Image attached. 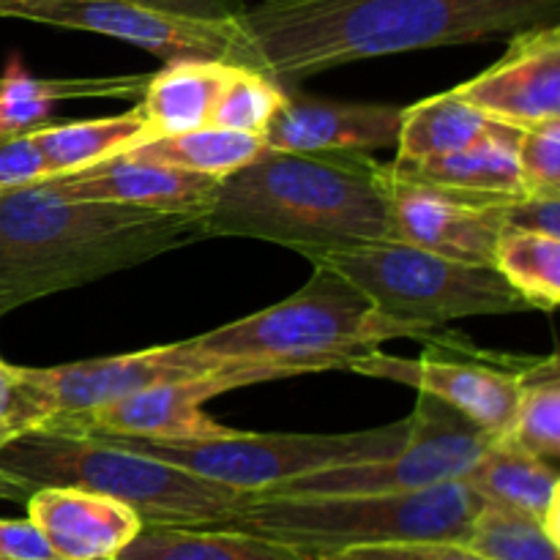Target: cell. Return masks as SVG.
<instances>
[{"label":"cell","mask_w":560,"mask_h":560,"mask_svg":"<svg viewBox=\"0 0 560 560\" xmlns=\"http://www.w3.org/2000/svg\"><path fill=\"white\" fill-rule=\"evenodd\" d=\"M560 0H260L238 14L282 85L334 66L558 25Z\"/></svg>","instance_id":"obj_1"},{"label":"cell","mask_w":560,"mask_h":560,"mask_svg":"<svg viewBox=\"0 0 560 560\" xmlns=\"http://www.w3.org/2000/svg\"><path fill=\"white\" fill-rule=\"evenodd\" d=\"M206 241L202 213L69 200L42 180L0 191V317Z\"/></svg>","instance_id":"obj_2"},{"label":"cell","mask_w":560,"mask_h":560,"mask_svg":"<svg viewBox=\"0 0 560 560\" xmlns=\"http://www.w3.org/2000/svg\"><path fill=\"white\" fill-rule=\"evenodd\" d=\"M206 238H257L288 249H328L392 238L383 162L372 153L268 148L219 184L202 213Z\"/></svg>","instance_id":"obj_3"},{"label":"cell","mask_w":560,"mask_h":560,"mask_svg":"<svg viewBox=\"0 0 560 560\" xmlns=\"http://www.w3.org/2000/svg\"><path fill=\"white\" fill-rule=\"evenodd\" d=\"M485 498L465 481L366 495H249L217 528L279 541L310 558L397 541H463Z\"/></svg>","instance_id":"obj_4"},{"label":"cell","mask_w":560,"mask_h":560,"mask_svg":"<svg viewBox=\"0 0 560 560\" xmlns=\"http://www.w3.org/2000/svg\"><path fill=\"white\" fill-rule=\"evenodd\" d=\"M0 474L25 487L27 495L38 487H80L115 498L145 525H213L249 498L85 432H22L0 448Z\"/></svg>","instance_id":"obj_5"},{"label":"cell","mask_w":560,"mask_h":560,"mask_svg":"<svg viewBox=\"0 0 560 560\" xmlns=\"http://www.w3.org/2000/svg\"><path fill=\"white\" fill-rule=\"evenodd\" d=\"M430 334L383 315L370 295L328 266H312L310 282L290 299L200 334L191 342L224 361L271 364L284 375L348 370L350 361L388 339ZM438 337V334H435Z\"/></svg>","instance_id":"obj_6"},{"label":"cell","mask_w":560,"mask_h":560,"mask_svg":"<svg viewBox=\"0 0 560 560\" xmlns=\"http://www.w3.org/2000/svg\"><path fill=\"white\" fill-rule=\"evenodd\" d=\"M312 266H328L353 282L383 315L435 337L446 323L476 315H514L534 306L495 266L452 260L399 238L301 249Z\"/></svg>","instance_id":"obj_7"},{"label":"cell","mask_w":560,"mask_h":560,"mask_svg":"<svg viewBox=\"0 0 560 560\" xmlns=\"http://www.w3.org/2000/svg\"><path fill=\"white\" fill-rule=\"evenodd\" d=\"M98 438L124 443L246 495H257L315 470L388 457L408 438V419L377 430L337 432V435H260V432L233 430L224 438L180 443L120 435Z\"/></svg>","instance_id":"obj_8"},{"label":"cell","mask_w":560,"mask_h":560,"mask_svg":"<svg viewBox=\"0 0 560 560\" xmlns=\"http://www.w3.org/2000/svg\"><path fill=\"white\" fill-rule=\"evenodd\" d=\"M0 16L118 38L164 63L219 60L260 69L238 16L186 14L142 0H0Z\"/></svg>","instance_id":"obj_9"},{"label":"cell","mask_w":560,"mask_h":560,"mask_svg":"<svg viewBox=\"0 0 560 560\" xmlns=\"http://www.w3.org/2000/svg\"><path fill=\"white\" fill-rule=\"evenodd\" d=\"M492 441L498 438L441 399L419 392L416 410L408 416V438L394 454L372 463L315 470L257 495H366L427 490L446 481H463Z\"/></svg>","instance_id":"obj_10"},{"label":"cell","mask_w":560,"mask_h":560,"mask_svg":"<svg viewBox=\"0 0 560 560\" xmlns=\"http://www.w3.org/2000/svg\"><path fill=\"white\" fill-rule=\"evenodd\" d=\"M421 359H399L381 348L350 361L348 370L370 377L408 383L416 392L430 394L463 413L492 438L506 435L517 408L520 383L530 359L523 355L481 353L470 342L457 345L454 334H438Z\"/></svg>","instance_id":"obj_11"},{"label":"cell","mask_w":560,"mask_h":560,"mask_svg":"<svg viewBox=\"0 0 560 560\" xmlns=\"http://www.w3.org/2000/svg\"><path fill=\"white\" fill-rule=\"evenodd\" d=\"M288 377L271 364H249L233 361L211 375L186 377V381L156 383L140 392H131L115 402L102 405L55 432H85V435H120L145 438V441H211L230 435V427H222L211 416L202 413V405L233 388L252 386L262 381Z\"/></svg>","instance_id":"obj_12"},{"label":"cell","mask_w":560,"mask_h":560,"mask_svg":"<svg viewBox=\"0 0 560 560\" xmlns=\"http://www.w3.org/2000/svg\"><path fill=\"white\" fill-rule=\"evenodd\" d=\"M392 238L435 255L492 266L498 235L506 230L503 208L514 197H485L430 184L394 162H383Z\"/></svg>","instance_id":"obj_13"},{"label":"cell","mask_w":560,"mask_h":560,"mask_svg":"<svg viewBox=\"0 0 560 560\" xmlns=\"http://www.w3.org/2000/svg\"><path fill=\"white\" fill-rule=\"evenodd\" d=\"M233 361L217 359L197 348L191 339L156 348L137 350L124 355L74 361L58 366H25V375L47 394L55 416L42 430H58L102 405L115 402L131 392L170 381L211 375Z\"/></svg>","instance_id":"obj_14"},{"label":"cell","mask_w":560,"mask_h":560,"mask_svg":"<svg viewBox=\"0 0 560 560\" xmlns=\"http://www.w3.org/2000/svg\"><path fill=\"white\" fill-rule=\"evenodd\" d=\"M454 91L485 118L530 129L560 118V25L512 33L501 60Z\"/></svg>","instance_id":"obj_15"},{"label":"cell","mask_w":560,"mask_h":560,"mask_svg":"<svg viewBox=\"0 0 560 560\" xmlns=\"http://www.w3.org/2000/svg\"><path fill=\"white\" fill-rule=\"evenodd\" d=\"M42 184L69 200L206 213L222 180L189 173V170L173 167V164L120 153V156L98 162L93 167L44 178Z\"/></svg>","instance_id":"obj_16"},{"label":"cell","mask_w":560,"mask_h":560,"mask_svg":"<svg viewBox=\"0 0 560 560\" xmlns=\"http://www.w3.org/2000/svg\"><path fill=\"white\" fill-rule=\"evenodd\" d=\"M402 107L328 102L288 88L282 109L268 124V148L295 153H375L397 145Z\"/></svg>","instance_id":"obj_17"},{"label":"cell","mask_w":560,"mask_h":560,"mask_svg":"<svg viewBox=\"0 0 560 560\" xmlns=\"http://www.w3.org/2000/svg\"><path fill=\"white\" fill-rule=\"evenodd\" d=\"M25 506L60 560H115L145 525L126 503L80 487H38Z\"/></svg>","instance_id":"obj_18"},{"label":"cell","mask_w":560,"mask_h":560,"mask_svg":"<svg viewBox=\"0 0 560 560\" xmlns=\"http://www.w3.org/2000/svg\"><path fill=\"white\" fill-rule=\"evenodd\" d=\"M463 481L474 487L487 503H498L539 520L547 536L560 541L558 465L523 452L506 438H498Z\"/></svg>","instance_id":"obj_19"},{"label":"cell","mask_w":560,"mask_h":560,"mask_svg":"<svg viewBox=\"0 0 560 560\" xmlns=\"http://www.w3.org/2000/svg\"><path fill=\"white\" fill-rule=\"evenodd\" d=\"M151 74L77 77L52 80L33 77L16 55H11L0 74V137L22 135L47 124L60 102L74 98H137Z\"/></svg>","instance_id":"obj_20"},{"label":"cell","mask_w":560,"mask_h":560,"mask_svg":"<svg viewBox=\"0 0 560 560\" xmlns=\"http://www.w3.org/2000/svg\"><path fill=\"white\" fill-rule=\"evenodd\" d=\"M230 69L219 60H170L148 77L137 104L148 142L208 126Z\"/></svg>","instance_id":"obj_21"},{"label":"cell","mask_w":560,"mask_h":560,"mask_svg":"<svg viewBox=\"0 0 560 560\" xmlns=\"http://www.w3.org/2000/svg\"><path fill=\"white\" fill-rule=\"evenodd\" d=\"M520 129L492 120L490 129L463 151L427 159L416 164H399L410 175L430 184L485 197H523L528 195L517 162Z\"/></svg>","instance_id":"obj_22"},{"label":"cell","mask_w":560,"mask_h":560,"mask_svg":"<svg viewBox=\"0 0 560 560\" xmlns=\"http://www.w3.org/2000/svg\"><path fill=\"white\" fill-rule=\"evenodd\" d=\"M115 560H315L279 541L217 525H142Z\"/></svg>","instance_id":"obj_23"},{"label":"cell","mask_w":560,"mask_h":560,"mask_svg":"<svg viewBox=\"0 0 560 560\" xmlns=\"http://www.w3.org/2000/svg\"><path fill=\"white\" fill-rule=\"evenodd\" d=\"M31 135L47 164V178L93 167L148 142L145 120L137 104L126 113L107 115V118L44 124Z\"/></svg>","instance_id":"obj_24"},{"label":"cell","mask_w":560,"mask_h":560,"mask_svg":"<svg viewBox=\"0 0 560 560\" xmlns=\"http://www.w3.org/2000/svg\"><path fill=\"white\" fill-rule=\"evenodd\" d=\"M490 124L492 120L485 118L474 104L465 102L454 88L438 96L421 98L410 107H402L394 162L416 164L463 151L470 142L479 140L490 129Z\"/></svg>","instance_id":"obj_25"},{"label":"cell","mask_w":560,"mask_h":560,"mask_svg":"<svg viewBox=\"0 0 560 560\" xmlns=\"http://www.w3.org/2000/svg\"><path fill=\"white\" fill-rule=\"evenodd\" d=\"M262 151H266V140L260 135L219 129V126H200V129L184 131V135L145 142V145L131 148L126 153L224 180L235 170L246 167L252 159L260 156Z\"/></svg>","instance_id":"obj_26"},{"label":"cell","mask_w":560,"mask_h":560,"mask_svg":"<svg viewBox=\"0 0 560 560\" xmlns=\"http://www.w3.org/2000/svg\"><path fill=\"white\" fill-rule=\"evenodd\" d=\"M509 443L558 465L560 457V366L558 355H539L525 366L517 408L506 430Z\"/></svg>","instance_id":"obj_27"},{"label":"cell","mask_w":560,"mask_h":560,"mask_svg":"<svg viewBox=\"0 0 560 560\" xmlns=\"http://www.w3.org/2000/svg\"><path fill=\"white\" fill-rule=\"evenodd\" d=\"M495 271L534 310L552 312L560 301V238L506 228L492 252Z\"/></svg>","instance_id":"obj_28"},{"label":"cell","mask_w":560,"mask_h":560,"mask_svg":"<svg viewBox=\"0 0 560 560\" xmlns=\"http://www.w3.org/2000/svg\"><path fill=\"white\" fill-rule=\"evenodd\" d=\"M463 545L487 560H560V541L547 536L539 520L487 501Z\"/></svg>","instance_id":"obj_29"},{"label":"cell","mask_w":560,"mask_h":560,"mask_svg":"<svg viewBox=\"0 0 560 560\" xmlns=\"http://www.w3.org/2000/svg\"><path fill=\"white\" fill-rule=\"evenodd\" d=\"M284 98H288V85L268 77L266 71L233 66L217 104H213L208 126L262 137L273 115L282 109Z\"/></svg>","instance_id":"obj_30"},{"label":"cell","mask_w":560,"mask_h":560,"mask_svg":"<svg viewBox=\"0 0 560 560\" xmlns=\"http://www.w3.org/2000/svg\"><path fill=\"white\" fill-rule=\"evenodd\" d=\"M517 162L528 195L560 197V118L520 129Z\"/></svg>","instance_id":"obj_31"},{"label":"cell","mask_w":560,"mask_h":560,"mask_svg":"<svg viewBox=\"0 0 560 560\" xmlns=\"http://www.w3.org/2000/svg\"><path fill=\"white\" fill-rule=\"evenodd\" d=\"M52 416V402L25 375V366H11L0 359V424L22 435L42 430Z\"/></svg>","instance_id":"obj_32"},{"label":"cell","mask_w":560,"mask_h":560,"mask_svg":"<svg viewBox=\"0 0 560 560\" xmlns=\"http://www.w3.org/2000/svg\"><path fill=\"white\" fill-rule=\"evenodd\" d=\"M317 560H487L463 541H397V545L353 547Z\"/></svg>","instance_id":"obj_33"},{"label":"cell","mask_w":560,"mask_h":560,"mask_svg":"<svg viewBox=\"0 0 560 560\" xmlns=\"http://www.w3.org/2000/svg\"><path fill=\"white\" fill-rule=\"evenodd\" d=\"M47 178V164L31 131L0 137V191Z\"/></svg>","instance_id":"obj_34"},{"label":"cell","mask_w":560,"mask_h":560,"mask_svg":"<svg viewBox=\"0 0 560 560\" xmlns=\"http://www.w3.org/2000/svg\"><path fill=\"white\" fill-rule=\"evenodd\" d=\"M506 228L530 230V233L560 238V197L558 195H523L503 208Z\"/></svg>","instance_id":"obj_35"},{"label":"cell","mask_w":560,"mask_h":560,"mask_svg":"<svg viewBox=\"0 0 560 560\" xmlns=\"http://www.w3.org/2000/svg\"><path fill=\"white\" fill-rule=\"evenodd\" d=\"M0 560H60L31 517H0Z\"/></svg>","instance_id":"obj_36"},{"label":"cell","mask_w":560,"mask_h":560,"mask_svg":"<svg viewBox=\"0 0 560 560\" xmlns=\"http://www.w3.org/2000/svg\"><path fill=\"white\" fill-rule=\"evenodd\" d=\"M142 3H153L162 5V9H175L202 16H238L246 9L244 0H142Z\"/></svg>","instance_id":"obj_37"},{"label":"cell","mask_w":560,"mask_h":560,"mask_svg":"<svg viewBox=\"0 0 560 560\" xmlns=\"http://www.w3.org/2000/svg\"><path fill=\"white\" fill-rule=\"evenodd\" d=\"M27 490L20 487L16 481H11L9 476L0 474V501H25Z\"/></svg>","instance_id":"obj_38"},{"label":"cell","mask_w":560,"mask_h":560,"mask_svg":"<svg viewBox=\"0 0 560 560\" xmlns=\"http://www.w3.org/2000/svg\"><path fill=\"white\" fill-rule=\"evenodd\" d=\"M16 435H20V432H16V430H11V427H3V424H0V448H3L5 443H11V441H14Z\"/></svg>","instance_id":"obj_39"}]
</instances>
